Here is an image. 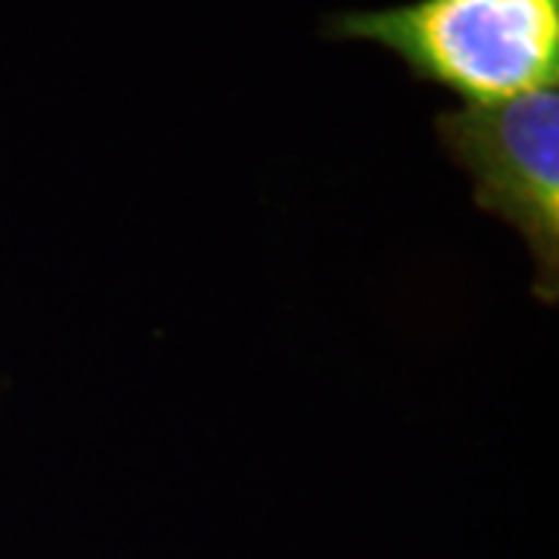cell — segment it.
I'll list each match as a JSON object with an SVG mask.
<instances>
[{"label":"cell","instance_id":"7a4b0ae2","mask_svg":"<svg viewBox=\"0 0 559 559\" xmlns=\"http://www.w3.org/2000/svg\"><path fill=\"white\" fill-rule=\"evenodd\" d=\"M436 138L473 183V200L513 227L544 305L559 296V91L436 116Z\"/></svg>","mask_w":559,"mask_h":559},{"label":"cell","instance_id":"6da1fadb","mask_svg":"<svg viewBox=\"0 0 559 559\" xmlns=\"http://www.w3.org/2000/svg\"><path fill=\"white\" fill-rule=\"evenodd\" d=\"M323 35L380 47L463 106L559 84V0H404L336 13Z\"/></svg>","mask_w":559,"mask_h":559}]
</instances>
